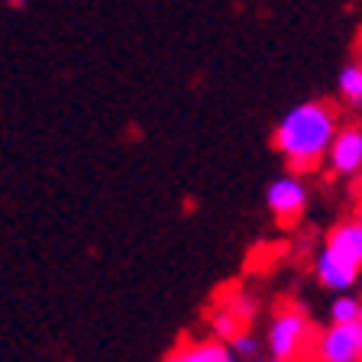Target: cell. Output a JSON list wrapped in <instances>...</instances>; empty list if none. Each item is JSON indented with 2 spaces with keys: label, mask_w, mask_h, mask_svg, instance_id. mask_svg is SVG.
Returning <instances> with one entry per match:
<instances>
[{
  "label": "cell",
  "mask_w": 362,
  "mask_h": 362,
  "mask_svg": "<svg viewBox=\"0 0 362 362\" xmlns=\"http://www.w3.org/2000/svg\"><path fill=\"white\" fill-rule=\"evenodd\" d=\"M337 90L349 107H362V65L359 62H353V65H346L343 71H339Z\"/></svg>",
  "instance_id": "11"
},
{
  "label": "cell",
  "mask_w": 362,
  "mask_h": 362,
  "mask_svg": "<svg viewBox=\"0 0 362 362\" xmlns=\"http://www.w3.org/2000/svg\"><path fill=\"white\" fill-rule=\"evenodd\" d=\"M243 362H265V359H262V356H256V359H243Z\"/></svg>",
  "instance_id": "15"
},
{
  "label": "cell",
  "mask_w": 362,
  "mask_h": 362,
  "mask_svg": "<svg viewBox=\"0 0 362 362\" xmlns=\"http://www.w3.org/2000/svg\"><path fill=\"white\" fill-rule=\"evenodd\" d=\"M204 320H207V333L217 337V339H223V343H230L236 333H243L249 327L240 314H233V310L226 308V304H220V301L211 304V310L204 314Z\"/></svg>",
  "instance_id": "9"
},
{
  "label": "cell",
  "mask_w": 362,
  "mask_h": 362,
  "mask_svg": "<svg viewBox=\"0 0 362 362\" xmlns=\"http://www.w3.org/2000/svg\"><path fill=\"white\" fill-rule=\"evenodd\" d=\"M265 204H269L272 217L279 220V223H294V220H301V214L308 211V204H310L308 181H304L298 172L272 178L269 188H265Z\"/></svg>",
  "instance_id": "3"
},
{
  "label": "cell",
  "mask_w": 362,
  "mask_h": 362,
  "mask_svg": "<svg viewBox=\"0 0 362 362\" xmlns=\"http://www.w3.org/2000/svg\"><path fill=\"white\" fill-rule=\"evenodd\" d=\"M356 223L362 226V201H359V207H356Z\"/></svg>",
  "instance_id": "14"
},
{
  "label": "cell",
  "mask_w": 362,
  "mask_h": 362,
  "mask_svg": "<svg viewBox=\"0 0 362 362\" xmlns=\"http://www.w3.org/2000/svg\"><path fill=\"white\" fill-rule=\"evenodd\" d=\"M317 327L301 304H281L269 320L265 349L269 362H320L317 356Z\"/></svg>",
  "instance_id": "2"
},
{
  "label": "cell",
  "mask_w": 362,
  "mask_h": 362,
  "mask_svg": "<svg viewBox=\"0 0 362 362\" xmlns=\"http://www.w3.org/2000/svg\"><path fill=\"white\" fill-rule=\"evenodd\" d=\"M217 301L226 304L233 314H240L246 324H252L259 317V298L246 288H223V294H217Z\"/></svg>",
  "instance_id": "10"
},
{
  "label": "cell",
  "mask_w": 362,
  "mask_h": 362,
  "mask_svg": "<svg viewBox=\"0 0 362 362\" xmlns=\"http://www.w3.org/2000/svg\"><path fill=\"white\" fill-rule=\"evenodd\" d=\"M359 65H362V59H359Z\"/></svg>",
  "instance_id": "16"
},
{
  "label": "cell",
  "mask_w": 362,
  "mask_h": 362,
  "mask_svg": "<svg viewBox=\"0 0 362 362\" xmlns=\"http://www.w3.org/2000/svg\"><path fill=\"white\" fill-rule=\"evenodd\" d=\"M162 362H243V359L230 349V343L204 333V337H185L181 343H175V349Z\"/></svg>",
  "instance_id": "6"
},
{
  "label": "cell",
  "mask_w": 362,
  "mask_h": 362,
  "mask_svg": "<svg viewBox=\"0 0 362 362\" xmlns=\"http://www.w3.org/2000/svg\"><path fill=\"white\" fill-rule=\"evenodd\" d=\"M317 356L320 362H362V317L356 320H343L317 337Z\"/></svg>",
  "instance_id": "4"
},
{
  "label": "cell",
  "mask_w": 362,
  "mask_h": 362,
  "mask_svg": "<svg viewBox=\"0 0 362 362\" xmlns=\"http://www.w3.org/2000/svg\"><path fill=\"white\" fill-rule=\"evenodd\" d=\"M262 346H265V339H259L256 333L249 330V327L230 339V349H233L240 359H256V356H262Z\"/></svg>",
  "instance_id": "13"
},
{
  "label": "cell",
  "mask_w": 362,
  "mask_h": 362,
  "mask_svg": "<svg viewBox=\"0 0 362 362\" xmlns=\"http://www.w3.org/2000/svg\"><path fill=\"white\" fill-rule=\"evenodd\" d=\"M356 317H362V301L349 291H339L330 301V320L343 324V320H356Z\"/></svg>",
  "instance_id": "12"
},
{
  "label": "cell",
  "mask_w": 362,
  "mask_h": 362,
  "mask_svg": "<svg viewBox=\"0 0 362 362\" xmlns=\"http://www.w3.org/2000/svg\"><path fill=\"white\" fill-rule=\"evenodd\" d=\"M339 133V117L327 100H301L275 123L272 143L298 175L327 165V152Z\"/></svg>",
  "instance_id": "1"
},
{
  "label": "cell",
  "mask_w": 362,
  "mask_h": 362,
  "mask_svg": "<svg viewBox=\"0 0 362 362\" xmlns=\"http://www.w3.org/2000/svg\"><path fill=\"white\" fill-rule=\"evenodd\" d=\"M327 168L337 178H362V123L339 127L330 152H327Z\"/></svg>",
  "instance_id": "5"
},
{
  "label": "cell",
  "mask_w": 362,
  "mask_h": 362,
  "mask_svg": "<svg viewBox=\"0 0 362 362\" xmlns=\"http://www.w3.org/2000/svg\"><path fill=\"white\" fill-rule=\"evenodd\" d=\"M324 246L330 249L333 256L346 259V262H353V265H359L362 269V226L356 223V217L333 226L330 233H327Z\"/></svg>",
  "instance_id": "8"
},
{
  "label": "cell",
  "mask_w": 362,
  "mask_h": 362,
  "mask_svg": "<svg viewBox=\"0 0 362 362\" xmlns=\"http://www.w3.org/2000/svg\"><path fill=\"white\" fill-rule=\"evenodd\" d=\"M359 275H362L359 265L333 256L327 246H320V252L314 256V279L320 281L327 291H353Z\"/></svg>",
  "instance_id": "7"
}]
</instances>
